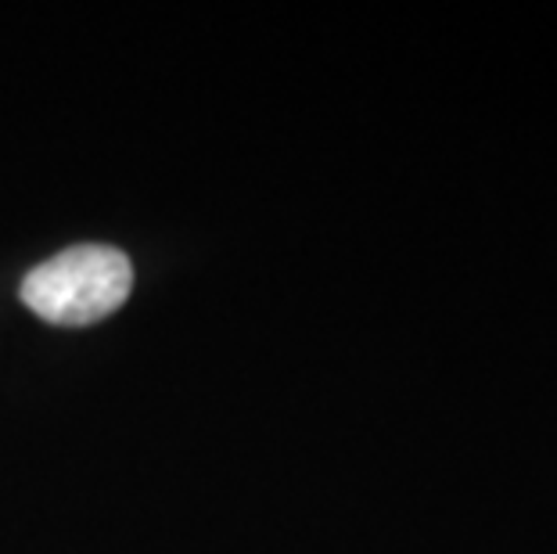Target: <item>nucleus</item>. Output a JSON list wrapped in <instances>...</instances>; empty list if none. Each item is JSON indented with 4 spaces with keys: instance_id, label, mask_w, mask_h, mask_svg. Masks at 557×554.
Wrapping results in <instances>:
<instances>
[{
    "instance_id": "f257e3e1",
    "label": "nucleus",
    "mask_w": 557,
    "mask_h": 554,
    "mask_svg": "<svg viewBox=\"0 0 557 554\" xmlns=\"http://www.w3.org/2000/svg\"><path fill=\"white\" fill-rule=\"evenodd\" d=\"M134 285V267L109 245H73L22 281V303L51 324L83 328L120 310Z\"/></svg>"
}]
</instances>
